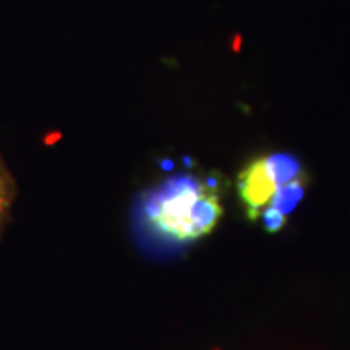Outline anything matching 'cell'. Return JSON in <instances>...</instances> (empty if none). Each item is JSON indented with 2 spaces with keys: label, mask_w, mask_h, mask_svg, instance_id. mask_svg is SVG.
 I'll use <instances>...</instances> for the list:
<instances>
[{
  "label": "cell",
  "mask_w": 350,
  "mask_h": 350,
  "mask_svg": "<svg viewBox=\"0 0 350 350\" xmlns=\"http://www.w3.org/2000/svg\"><path fill=\"white\" fill-rule=\"evenodd\" d=\"M300 177H304L300 160L286 152L251 160L238 175L239 202L245 216L251 222L259 220L262 211L271 206L278 189Z\"/></svg>",
  "instance_id": "2"
},
{
  "label": "cell",
  "mask_w": 350,
  "mask_h": 350,
  "mask_svg": "<svg viewBox=\"0 0 350 350\" xmlns=\"http://www.w3.org/2000/svg\"><path fill=\"white\" fill-rule=\"evenodd\" d=\"M224 214L220 189L202 175H174L150 189L138 206L146 238L163 245H183L208 236Z\"/></svg>",
  "instance_id": "1"
},
{
  "label": "cell",
  "mask_w": 350,
  "mask_h": 350,
  "mask_svg": "<svg viewBox=\"0 0 350 350\" xmlns=\"http://www.w3.org/2000/svg\"><path fill=\"white\" fill-rule=\"evenodd\" d=\"M16 197V187H14V179L6 163L0 158V230L4 228L10 211H12V202Z\"/></svg>",
  "instance_id": "3"
}]
</instances>
